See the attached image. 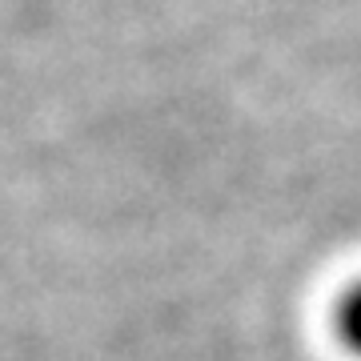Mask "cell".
Segmentation results:
<instances>
[{
  "label": "cell",
  "instance_id": "1",
  "mask_svg": "<svg viewBox=\"0 0 361 361\" xmlns=\"http://www.w3.org/2000/svg\"><path fill=\"white\" fill-rule=\"evenodd\" d=\"M341 334H345V341H353L361 349V289L341 305Z\"/></svg>",
  "mask_w": 361,
  "mask_h": 361
}]
</instances>
